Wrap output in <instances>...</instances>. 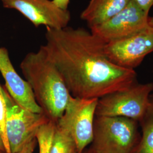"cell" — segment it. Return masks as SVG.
<instances>
[{"mask_svg": "<svg viewBox=\"0 0 153 153\" xmlns=\"http://www.w3.org/2000/svg\"><path fill=\"white\" fill-rule=\"evenodd\" d=\"M43 47L72 97L99 99L137 83L134 70L115 65L103 40L83 28L46 27Z\"/></svg>", "mask_w": 153, "mask_h": 153, "instance_id": "6da1fadb", "label": "cell"}, {"mask_svg": "<svg viewBox=\"0 0 153 153\" xmlns=\"http://www.w3.org/2000/svg\"><path fill=\"white\" fill-rule=\"evenodd\" d=\"M20 68L43 113L50 120L57 123L64 114L71 95L43 45L26 55Z\"/></svg>", "mask_w": 153, "mask_h": 153, "instance_id": "7a4b0ae2", "label": "cell"}, {"mask_svg": "<svg viewBox=\"0 0 153 153\" xmlns=\"http://www.w3.org/2000/svg\"><path fill=\"white\" fill-rule=\"evenodd\" d=\"M138 121L125 117L96 116L90 148L98 153H137L141 133Z\"/></svg>", "mask_w": 153, "mask_h": 153, "instance_id": "3957f363", "label": "cell"}, {"mask_svg": "<svg viewBox=\"0 0 153 153\" xmlns=\"http://www.w3.org/2000/svg\"><path fill=\"white\" fill-rule=\"evenodd\" d=\"M153 93V82L136 83L129 88L98 99L96 116L125 117L140 121Z\"/></svg>", "mask_w": 153, "mask_h": 153, "instance_id": "277c9868", "label": "cell"}, {"mask_svg": "<svg viewBox=\"0 0 153 153\" xmlns=\"http://www.w3.org/2000/svg\"><path fill=\"white\" fill-rule=\"evenodd\" d=\"M2 88L7 105L6 135L11 153H17L35 137L39 128L50 120L43 112L34 113L21 107L11 98L5 87Z\"/></svg>", "mask_w": 153, "mask_h": 153, "instance_id": "5b68a950", "label": "cell"}, {"mask_svg": "<svg viewBox=\"0 0 153 153\" xmlns=\"http://www.w3.org/2000/svg\"><path fill=\"white\" fill-rule=\"evenodd\" d=\"M105 52L115 65L134 70L153 52V27L149 25L131 35L105 43Z\"/></svg>", "mask_w": 153, "mask_h": 153, "instance_id": "8992f818", "label": "cell"}, {"mask_svg": "<svg viewBox=\"0 0 153 153\" xmlns=\"http://www.w3.org/2000/svg\"><path fill=\"white\" fill-rule=\"evenodd\" d=\"M98 99H80L71 96L63 115L57 122L71 132L78 153L92 143L94 123Z\"/></svg>", "mask_w": 153, "mask_h": 153, "instance_id": "52a82bcc", "label": "cell"}, {"mask_svg": "<svg viewBox=\"0 0 153 153\" xmlns=\"http://www.w3.org/2000/svg\"><path fill=\"white\" fill-rule=\"evenodd\" d=\"M149 13L130 0L119 13L107 21L90 28L91 32L105 43L139 32L149 26Z\"/></svg>", "mask_w": 153, "mask_h": 153, "instance_id": "ba28073f", "label": "cell"}, {"mask_svg": "<svg viewBox=\"0 0 153 153\" xmlns=\"http://www.w3.org/2000/svg\"><path fill=\"white\" fill-rule=\"evenodd\" d=\"M2 5L15 9L38 27L61 29L68 26L71 20V13L55 5L52 0H1Z\"/></svg>", "mask_w": 153, "mask_h": 153, "instance_id": "9c48e42d", "label": "cell"}, {"mask_svg": "<svg viewBox=\"0 0 153 153\" xmlns=\"http://www.w3.org/2000/svg\"><path fill=\"white\" fill-rule=\"evenodd\" d=\"M0 72L5 81V87L11 98L25 109L34 113H43L31 86L20 76L11 63L7 49L0 48Z\"/></svg>", "mask_w": 153, "mask_h": 153, "instance_id": "30bf717a", "label": "cell"}, {"mask_svg": "<svg viewBox=\"0 0 153 153\" xmlns=\"http://www.w3.org/2000/svg\"><path fill=\"white\" fill-rule=\"evenodd\" d=\"M130 0H90L81 18L90 28L100 25L121 11Z\"/></svg>", "mask_w": 153, "mask_h": 153, "instance_id": "8fae6325", "label": "cell"}, {"mask_svg": "<svg viewBox=\"0 0 153 153\" xmlns=\"http://www.w3.org/2000/svg\"><path fill=\"white\" fill-rule=\"evenodd\" d=\"M138 123L142 133L137 153H153V93L150 96L146 112Z\"/></svg>", "mask_w": 153, "mask_h": 153, "instance_id": "7c38bea8", "label": "cell"}, {"mask_svg": "<svg viewBox=\"0 0 153 153\" xmlns=\"http://www.w3.org/2000/svg\"><path fill=\"white\" fill-rule=\"evenodd\" d=\"M51 153H78L76 142L71 132L59 122L56 124Z\"/></svg>", "mask_w": 153, "mask_h": 153, "instance_id": "4fadbf2b", "label": "cell"}, {"mask_svg": "<svg viewBox=\"0 0 153 153\" xmlns=\"http://www.w3.org/2000/svg\"><path fill=\"white\" fill-rule=\"evenodd\" d=\"M56 123L49 120L41 126L36 133L39 153H51V148Z\"/></svg>", "mask_w": 153, "mask_h": 153, "instance_id": "5bb4252c", "label": "cell"}, {"mask_svg": "<svg viewBox=\"0 0 153 153\" xmlns=\"http://www.w3.org/2000/svg\"><path fill=\"white\" fill-rule=\"evenodd\" d=\"M7 118V105L3 88L0 85V136L4 143L6 153H11L6 135V123Z\"/></svg>", "mask_w": 153, "mask_h": 153, "instance_id": "9a60e30c", "label": "cell"}, {"mask_svg": "<svg viewBox=\"0 0 153 153\" xmlns=\"http://www.w3.org/2000/svg\"><path fill=\"white\" fill-rule=\"evenodd\" d=\"M37 143L36 137H34L30 140L19 152L16 153H33Z\"/></svg>", "mask_w": 153, "mask_h": 153, "instance_id": "2e32d148", "label": "cell"}, {"mask_svg": "<svg viewBox=\"0 0 153 153\" xmlns=\"http://www.w3.org/2000/svg\"><path fill=\"white\" fill-rule=\"evenodd\" d=\"M143 11L149 13L153 6V0H132Z\"/></svg>", "mask_w": 153, "mask_h": 153, "instance_id": "e0dca14e", "label": "cell"}, {"mask_svg": "<svg viewBox=\"0 0 153 153\" xmlns=\"http://www.w3.org/2000/svg\"><path fill=\"white\" fill-rule=\"evenodd\" d=\"M56 5L62 10H68L70 0H52Z\"/></svg>", "mask_w": 153, "mask_h": 153, "instance_id": "ac0fdd59", "label": "cell"}, {"mask_svg": "<svg viewBox=\"0 0 153 153\" xmlns=\"http://www.w3.org/2000/svg\"><path fill=\"white\" fill-rule=\"evenodd\" d=\"M0 151L5 152V146H4V143H3V141L2 140V138H1V136H0Z\"/></svg>", "mask_w": 153, "mask_h": 153, "instance_id": "d6986e66", "label": "cell"}, {"mask_svg": "<svg viewBox=\"0 0 153 153\" xmlns=\"http://www.w3.org/2000/svg\"><path fill=\"white\" fill-rule=\"evenodd\" d=\"M82 153H98L97 152H95V150H94L91 148H90L88 149L85 150Z\"/></svg>", "mask_w": 153, "mask_h": 153, "instance_id": "ffe728a7", "label": "cell"}, {"mask_svg": "<svg viewBox=\"0 0 153 153\" xmlns=\"http://www.w3.org/2000/svg\"><path fill=\"white\" fill-rule=\"evenodd\" d=\"M149 24L150 26L153 27V16H149Z\"/></svg>", "mask_w": 153, "mask_h": 153, "instance_id": "44dd1931", "label": "cell"}, {"mask_svg": "<svg viewBox=\"0 0 153 153\" xmlns=\"http://www.w3.org/2000/svg\"><path fill=\"white\" fill-rule=\"evenodd\" d=\"M0 153H6L5 152H2V151H0Z\"/></svg>", "mask_w": 153, "mask_h": 153, "instance_id": "7402d4cb", "label": "cell"}]
</instances>
